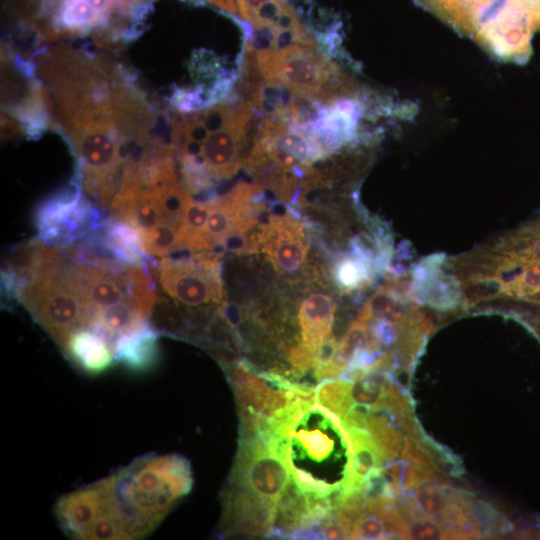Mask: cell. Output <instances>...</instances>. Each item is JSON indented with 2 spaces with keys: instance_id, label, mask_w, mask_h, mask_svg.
Returning <instances> with one entry per match:
<instances>
[{
  "instance_id": "cell-6",
  "label": "cell",
  "mask_w": 540,
  "mask_h": 540,
  "mask_svg": "<svg viewBox=\"0 0 540 540\" xmlns=\"http://www.w3.org/2000/svg\"><path fill=\"white\" fill-rule=\"evenodd\" d=\"M64 254L26 279L19 301L60 345L74 331L87 328L86 308L70 285Z\"/></svg>"
},
{
  "instance_id": "cell-16",
  "label": "cell",
  "mask_w": 540,
  "mask_h": 540,
  "mask_svg": "<svg viewBox=\"0 0 540 540\" xmlns=\"http://www.w3.org/2000/svg\"><path fill=\"white\" fill-rule=\"evenodd\" d=\"M377 273L379 271L372 259L353 251L339 256L332 268L335 285L346 293L370 284Z\"/></svg>"
},
{
  "instance_id": "cell-7",
  "label": "cell",
  "mask_w": 540,
  "mask_h": 540,
  "mask_svg": "<svg viewBox=\"0 0 540 540\" xmlns=\"http://www.w3.org/2000/svg\"><path fill=\"white\" fill-rule=\"evenodd\" d=\"M158 276L165 293L190 310L219 307L225 302L221 257L209 250L174 251L158 264Z\"/></svg>"
},
{
  "instance_id": "cell-20",
  "label": "cell",
  "mask_w": 540,
  "mask_h": 540,
  "mask_svg": "<svg viewBox=\"0 0 540 540\" xmlns=\"http://www.w3.org/2000/svg\"><path fill=\"white\" fill-rule=\"evenodd\" d=\"M393 538L384 521L373 513L364 511L352 526L350 539Z\"/></svg>"
},
{
  "instance_id": "cell-2",
  "label": "cell",
  "mask_w": 540,
  "mask_h": 540,
  "mask_svg": "<svg viewBox=\"0 0 540 540\" xmlns=\"http://www.w3.org/2000/svg\"><path fill=\"white\" fill-rule=\"evenodd\" d=\"M286 460L302 491L321 497L341 493L352 462L351 442L341 420L316 402L305 409L287 434Z\"/></svg>"
},
{
  "instance_id": "cell-14",
  "label": "cell",
  "mask_w": 540,
  "mask_h": 540,
  "mask_svg": "<svg viewBox=\"0 0 540 540\" xmlns=\"http://www.w3.org/2000/svg\"><path fill=\"white\" fill-rule=\"evenodd\" d=\"M344 427V426H343ZM352 446V462L348 480L341 493L364 492L369 476L386 460L371 434L365 429L345 426Z\"/></svg>"
},
{
  "instance_id": "cell-8",
  "label": "cell",
  "mask_w": 540,
  "mask_h": 540,
  "mask_svg": "<svg viewBox=\"0 0 540 540\" xmlns=\"http://www.w3.org/2000/svg\"><path fill=\"white\" fill-rule=\"evenodd\" d=\"M101 222L99 209L84 196L81 178L47 198L36 213L39 239L54 247L74 243Z\"/></svg>"
},
{
  "instance_id": "cell-13",
  "label": "cell",
  "mask_w": 540,
  "mask_h": 540,
  "mask_svg": "<svg viewBox=\"0 0 540 540\" xmlns=\"http://www.w3.org/2000/svg\"><path fill=\"white\" fill-rule=\"evenodd\" d=\"M60 347L78 368L90 375L102 373L115 360V351L110 342L89 328L74 331Z\"/></svg>"
},
{
  "instance_id": "cell-17",
  "label": "cell",
  "mask_w": 540,
  "mask_h": 540,
  "mask_svg": "<svg viewBox=\"0 0 540 540\" xmlns=\"http://www.w3.org/2000/svg\"><path fill=\"white\" fill-rule=\"evenodd\" d=\"M212 207V199L194 201L189 204L179 226L181 249L192 252L206 250L204 230Z\"/></svg>"
},
{
  "instance_id": "cell-4",
  "label": "cell",
  "mask_w": 540,
  "mask_h": 540,
  "mask_svg": "<svg viewBox=\"0 0 540 540\" xmlns=\"http://www.w3.org/2000/svg\"><path fill=\"white\" fill-rule=\"evenodd\" d=\"M441 19L480 38L502 58L527 51L540 30V0H415Z\"/></svg>"
},
{
  "instance_id": "cell-22",
  "label": "cell",
  "mask_w": 540,
  "mask_h": 540,
  "mask_svg": "<svg viewBox=\"0 0 540 540\" xmlns=\"http://www.w3.org/2000/svg\"><path fill=\"white\" fill-rule=\"evenodd\" d=\"M82 125L85 126V125H87V123H82ZM76 127H80V126H76ZM72 128H75V127H72ZM68 129H71V128H68ZM63 130H66V129H63Z\"/></svg>"
},
{
  "instance_id": "cell-10",
  "label": "cell",
  "mask_w": 540,
  "mask_h": 540,
  "mask_svg": "<svg viewBox=\"0 0 540 540\" xmlns=\"http://www.w3.org/2000/svg\"><path fill=\"white\" fill-rule=\"evenodd\" d=\"M441 263L439 256H432L415 267L409 296L436 309L452 310L461 301V290L455 278L442 273Z\"/></svg>"
},
{
  "instance_id": "cell-5",
  "label": "cell",
  "mask_w": 540,
  "mask_h": 540,
  "mask_svg": "<svg viewBox=\"0 0 540 540\" xmlns=\"http://www.w3.org/2000/svg\"><path fill=\"white\" fill-rule=\"evenodd\" d=\"M266 85L329 104L359 93L352 79L316 45L291 44L256 50Z\"/></svg>"
},
{
  "instance_id": "cell-15",
  "label": "cell",
  "mask_w": 540,
  "mask_h": 540,
  "mask_svg": "<svg viewBox=\"0 0 540 540\" xmlns=\"http://www.w3.org/2000/svg\"><path fill=\"white\" fill-rule=\"evenodd\" d=\"M158 335L150 324L120 337L114 344L115 360L136 372L153 368L159 358Z\"/></svg>"
},
{
  "instance_id": "cell-11",
  "label": "cell",
  "mask_w": 540,
  "mask_h": 540,
  "mask_svg": "<svg viewBox=\"0 0 540 540\" xmlns=\"http://www.w3.org/2000/svg\"><path fill=\"white\" fill-rule=\"evenodd\" d=\"M104 509L102 480L60 498L56 515L66 533L85 539L87 532L101 517Z\"/></svg>"
},
{
  "instance_id": "cell-9",
  "label": "cell",
  "mask_w": 540,
  "mask_h": 540,
  "mask_svg": "<svg viewBox=\"0 0 540 540\" xmlns=\"http://www.w3.org/2000/svg\"><path fill=\"white\" fill-rule=\"evenodd\" d=\"M261 250L280 273L292 274L301 269L307 258L309 240L305 223L294 208L287 214H271L260 230Z\"/></svg>"
},
{
  "instance_id": "cell-21",
  "label": "cell",
  "mask_w": 540,
  "mask_h": 540,
  "mask_svg": "<svg viewBox=\"0 0 540 540\" xmlns=\"http://www.w3.org/2000/svg\"><path fill=\"white\" fill-rule=\"evenodd\" d=\"M408 539H451L450 533L435 520L420 515L408 524Z\"/></svg>"
},
{
  "instance_id": "cell-19",
  "label": "cell",
  "mask_w": 540,
  "mask_h": 540,
  "mask_svg": "<svg viewBox=\"0 0 540 540\" xmlns=\"http://www.w3.org/2000/svg\"><path fill=\"white\" fill-rule=\"evenodd\" d=\"M316 402L332 412L340 420L348 413L353 403L350 397V382L340 378L325 379L315 388Z\"/></svg>"
},
{
  "instance_id": "cell-3",
  "label": "cell",
  "mask_w": 540,
  "mask_h": 540,
  "mask_svg": "<svg viewBox=\"0 0 540 540\" xmlns=\"http://www.w3.org/2000/svg\"><path fill=\"white\" fill-rule=\"evenodd\" d=\"M109 480L115 513L128 539L153 530L193 484L189 461L176 454L141 458Z\"/></svg>"
},
{
  "instance_id": "cell-1",
  "label": "cell",
  "mask_w": 540,
  "mask_h": 540,
  "mask_svg": "<svg viewBox=\"0 0 540 540\" xmlns=\"http://www.w3.org/2000/svg\"><path fill=\"white\" fill-rule=\"evenodd\" d=\"M289 479L286 441L239 436L235 462L222 493L219 535L267 537Z\"/></svg>"
},
{
  "instance_id": "cell-18",
  "label": "cell",
  "mask_w": 540,
  "mask_h": 540,
  "mask_svg": "<svg viewBox=\"0 0 540 540\" xmlns=\"http://www.w3.org/2000/svg\"><path fill=\"white\" fill-rule=\"evenodd\" d=\"M453 491L452 486L436 479H426L419 482L409 493L419 511L439 523L451 502Z\"/></svg>"
},
{
  "instance_id": "cell-12",
  "label": "cell",
  "mask_w": 540,
  "mask_h": 540,
  "mask_svg": "<svg viewBox=\"0 0 540 540\" xmlns=\"http://www.w3.org/2000/svg\"><path fill=\"white\" fill-rule=\"evenodd\" d=\"M335 302L323 293H313L300 304L297 324L302 347L316 355L322 343L333 334Z\"/></svg>"
}]
</instances>
